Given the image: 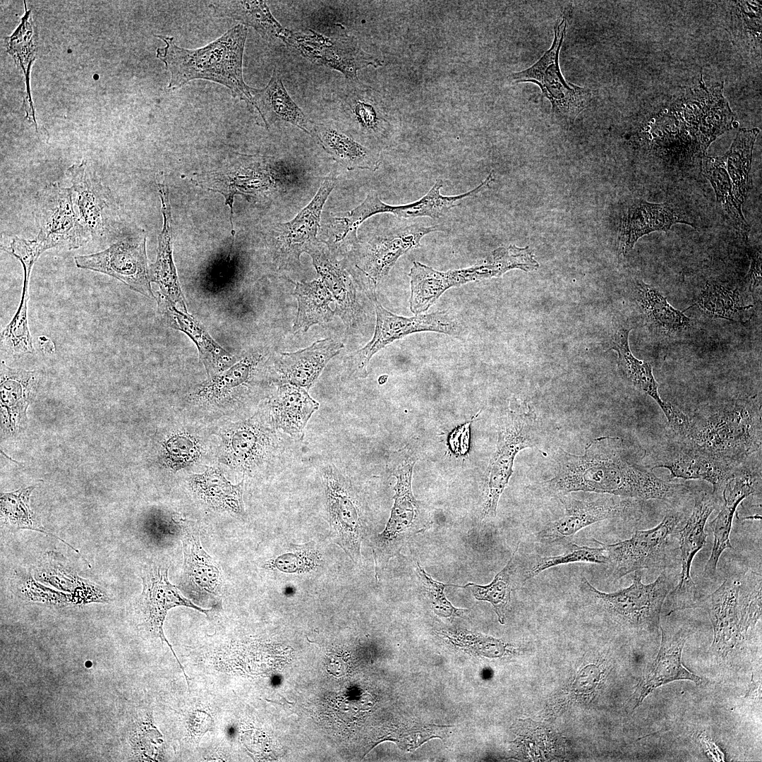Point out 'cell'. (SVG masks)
<instances>
[{
	"label": "cell",
	"instance_id": "obj_15",
	"mask_svg": "<svg viewBox=\"0 0 762 762\" xmlns=\"http://www.w3.org/2000/svg\"><path fill=\"white\" fill-rule=\"evenodd\" d=\"M651 456L649 467L666 468L672 478L705 480L720 500L726 482L739 466L704 452L678 436L655 447Z\"/></svg>",
	"mask_w": 762,
	"mask_h": 762
},
{
	"label": "cell",
	"instance_id": "obj_51",
	"mask_svg": "<svg viewBox=\"0 0 762 762\" xmlns=\"http://www.w3.org/2000/svg\"><path fill=\"white\" fill-rule=\"evenodd\" d=\"M34 488L35 486H30L13 492L1 495V512L4 521L13 529H30L54 536L78 552L64 540L45 530L35 520L29 504V497Z\"/></svg>",
	"mask_w": 762,
	"mask_h": 762
},
{
	"label": "cell",
	"instance_id": "obj_54",
	"mask_svg": "<svg viewBox=\"0 0 762 762\" xmlns=\"http://www.w3.org/2000/svg\"><path fill=\"white\" fill-rule=\"evenodd\" d=\"M292 552L282 555L272 561L270 567L283 572H305L316 569L322 565L320 553L313 542L291 545Z\"/></svg>",
	"mask_w": 762,
	"mask_h": 762
},
{
	"label": "cell",
	"instance_id": "obj_13",
	"mask_svg": "<svg viewBox=\"0 0 762 762\" xmlns=\"http://www.w3.org/2000/svg\"><path fill=\"white\" fill-rule=\"evenodd\" d=\"M77 267L111 276L143 296L154 299L149 277L146 235L143 230L130 231L107 248L75 256Z\"/></svg>",
	"mask_w": 762,
	"mask_h": 762
},
{
	"label": "cell",
	"instance_id": "obj_48",
	"mask_svg": "<svg viewBox=\"0 0 762 762\" xmlns=\"http://www.w3.org/2000/svg\"><path fill=\"white\" fill-rule=\"evenodd\" d=\"M699 308L708 317L732 321L742 320V316L752 306H744L737 290L708 284L699 294Z\"/></svg>",
	"mask_w": 762,
	"mask_h": 762
},
{
	"label": "cell",
	"instance_id": "obj_10",
	"mask_svg": "<svg viewBox=\"0 0 762 762\" xmlns=\"http://www.w3.org/2000/svg\"><path fill=\"white\" fill-rule=\"evenodd\" d=\"M34 216L40 231L32 241L42 254L54 248L77 249L91 241L78 219L71 188L57 182L37 193Z\"/></svg>",
	"mask_w": 762,
	"mask_h": 762
},
{
	"label": "cell",
	"instance_id": "obj_52",
	"mask_svg": "<svg viewBox=\"0 0 762 762\" xmlns=\"http://www.w3.org/2000/svg\"><path fill=\"white\" fill-rule=\"evenodd\" d=\"M198 438L186 431L170 434L162 443V461L166 468L176 472L192 466L201 456Z\"/></svg>",
	"mask_w": 762,
	"mask_h": 762
},
{
	"label": "cell",
	"instance_id": "obj_4",
	"mask_svg": "<svg viewBox=\"0 0 762 762\" xmlns=\"http://www.w3.org/2000/svg\"><path fill=\"white\" fill-rule=\"evenodd\" d=\"M676 579V574L665 569L655 581L644 584L641 571H636L631 584L616 592L600 591L584 576L580 580L579 588L617 622L653 634L658 633L662 607L675 586Z\"/></svg>",
	"mask_w": 762,
	"mask_h": 762
},
{
	"label": "cell",
	"instance_id": "obj_37",
	"mask_svg": "<svg viewBox=\"0 0 762 762\" xmlns=\"http://www.w3.org/2000/svg\"><path fill=\"white\" fill-rule=\"evenodd\" d=\"M315 138L325 151L349 171H375L380 164L377 150L361 144L331 124L315 123Z\"/></svg>",
	"mask_w": 762,
	"mask_h": 762
},
{
	"label": "cell",
	"instance_id": "obj_16",
	"mask_svg": "<svg viewBox=\"0 0 762 762\" xmlns=\"http://www.w3.org/2000/svg\"><path fill=\"white\" fill-rule=\"evenodd\" d=\"M441 231L443 228L440 225L425 226L413 222L375 235L361 244L359 265L356 267L363 277L362 284L365 294H375L377 285L388 275L398 259L420 247L425 236Z\"/></svg>",
	"mask_w": 762,
	"mask_h": 762
},
{
	"label": "cell",
	"instance_id": "obj_33",
	"mask_svg": "<svg viewBox=\"0 0 762 762\" xmlns=\"http://www.w3.org/2000/svg\"><path fill=\"white\" fill-rule=\"evenodd\" d=\"M158 189L163 226L158 236L156 260L149 265V277L150 282L156 283L159 287L157 294L168 298L181 310L187 311L173 259L172 219L169 189L163 183H158Z\"/></svg>",
	"mask_w": 762,
	"mask_h": 762
},
{
	"label": "cell",
	"instance_id": "obj_30",
	"mask_svg": "<svg viewBox=\"0 0 762 762\" xmlns=\"http://www.w3.org/2000/svg\"><path fill=\"white\" fill-rule=\"evenodd\" d=\"M155 299L158 312L167 325L183 332L194 342L208 377L228 369L236 362V357L216 342L195 318L179 309L166 296L157 294Z\"/></svg>",
	"mask_w": 762,
	"mask_h": 762
},
{
	"label": "cell",
	"instance_id": "obj_9",
	"mask_svg": "<svg viewBox=\"0 0 762 762\" xmlns=\"http://www.w3.org/2000/svg\"><path fill=\"white\" fill-rule=\"evenodd\" d=\"M275 429L267 412L227 425L219 435V461L243 475L261 470L279 450Z\"/></svg>",
	"mask_w": 762,
	"mask_h": 762
},
{
	"label": "cell",
	"instance_id": "obj_45",
	"mask_svg": "<svg viewBox=\"0 0 762 762\" xmlns=\"http://www.w3.org/2000/svg\"><path fill=\"white\" fill-rule=\"evenodd\" d=\"M702 172L710 181L715 193L717 203L728 222L742 237L746 238L750 228L742 213V205L734 194L722 155L703 156Z\"/></svg>",
	"mask_w": 762,
	"mask_h": 762
},
{
	"label": "cell",
	"instance_id": "obj_35",
	"mask_svg": "<svg viewBox=\"0 0 762 762\" xmlns=\"http://www.w3.org/2000/svg\"><path fill=\"white\" fill-rule=\"evenodd\" d=\"M252 104L264 123L269 126L277 121L296 126L315 137V123L296 104L287 92L282 78L274 71L267 85L261 89L250 88Z\"/></svg>",
	"mask_w": 762,
	"mask_h": 762
},
{
	"label": "cell",
	"instance_id": "obj_32",
	"mask_svg": "<svg viewBox=\"0 0 762 762\" xmlns=\"http://www.w3.org/2000/svg\"><path fill=\"white\" fill-rule=\"evenodd\" d=\"M343 347L342 343L327 338L304 349L280 353L274 366L278 382L310 389L329 361Z\"/></svg>",
	"mask_w": 762,
	"mask_h": 762
},
{
	"label": "cell",
	"instance_id": "obj_39",
	"mask_svg": "<svg viewBox=\"0 0 762 762\" xmlns=\"http://www.w3.org/2000/svg\"><path fill=\"white\" fill-rule=\"evenodd\" d=\"M243 483V479L238 484H232L216 466L208 467L205 471L195 473L188 478L190 490L207 506L216 511L238 515L245 512Z\"/></svg>",
	"mask_w": 762,
	"mask_h": 762
},
{
	"label": "cell",
	"instance_id": "obj_3",
	"mask_svg": "<svg viewBox=\"0 0 762 762\" xmlns=\"http://www.w3.org/2000/svg\"><path fill=\"white\" fill-rule=\"evenodd\" d=\"M698 448L736 465L761 447V406L756 396L708 405L689 416L684 438Z\"/></svg>",
	"mask_w": 762,
	"mask_h": 762
},
{
	"label": "cell",
	"instance_id": "obj_47",
	"mask_svg": "<svg viewBox=\"0 0 762 762\" xmlns=\"http://www.w3.org/2000/svg\"><path fill=\"white\" fill-rule=\"evenodd\" d=\"M40 377V373L37 371L11 368L2 361L1 365V408H8V411L26 409L35 396Z\"/></svg>",
	"mask_w": 762,
	"mask_h": 762
},
{
	"label": "cell",
	"instance_id": "obj_22",
	"mask_svg": "<svg viewBox=\"0 0 762 762\" xmlns=\"http://www.w3.org/2000/svg\"><path fill=\"white\" fill-rule=\"evenodd\" d=\"M503 272L490 254L483 262L471 267L438 271L418 261L409 273L411 283L410 310L414 314L426 311L440 296L452 287L471 282L500 277Z\"/></svg>",
	"mask_w": 762,
	"mask_h": 762
},
{
	"label": "cell",
	"instance_id": "obj_49",
	"mask_svg": "<svg viewBox=\"0 0 762 762\" xmlns=\"http://www.w3.org/2000/svg\"><path fill=\"white\" fill-rule=\"evenodd\" d=\"M29 280L24 279L21 299L17 311L1 333V349L9 355L20 356L35 351L28 326Z\"/></svg>",
	"mask_w": 762,
	"mask_h": 762
},
{
	"label": "cell",
	"instance_id": "obj_53",
	"mask_svg": "<svg viewBox=\"0 0 762 762\" xmlns=\"http://www.w3.org/2000/svg\"><path fill=\"white\" fill-rule=\"evenodd\" d=\"M600 545V544H599ZM581 546L569 543L564 552L556 556L539 557L526 572L524 581L533 578L542 572L561 564L574 562L607 564V557L605 548Z\"/></svg>",
	"mask_w": 762,
	"mask_h": 762
},
{
	"label": "cell",
	"instance_id": "obj_25",
	"mask_svg": "<svg viewBox=\"0 0 762 762\" xmlns=\"http://www.w3.org/2000/svg\"><path fill=\"white\" fill-rule=\"evenodd\" d=\"M415 459L411 455L399 460L394 469L397 478L394 502L385 530L377 536L374 551L376 572L392 555L401 540L414 526L418 515V504L411 489Z\"/></svg>",
	"mask_w": 762,
	"mask_h": 762
},
{
	"label": "cell",
	"instance_id": "obj_12",
	"mask_svg": "<svg viewBox=\"0 0 762 762\" xmlns=\"http://www.w3.org/2000/svg\"><path fill=\"white\" fill-rule=\"evenodd\" d=\"M494 172L478 186L466 193L447 196L440 193L443 187L442 179H437L428 192L415 202L403 205L387 204L380 199L375 190H371L357 207L339 217L340 226L345 234H356L358 226L367 219L380 213L392 214L398 218L413 219L430 217L440 219L452 209L459 207L489 187L494 181Z\"/></svg>",
	"mask_w": 762,
	"mask_h": 762
},
{
	"label": "cell",
	"instance_id": "obj_5",
	"mask_svg": "<svg viewBox=\"0 0 762 762\" xmlns=\"http://www.w3.org/2000/svg\"><path fill=\"white\" fill-rule=\"evenodd\" d=\"M684 517L669 513L655 527L637 530L629 539L605 544L593 539L606 550L610 576L618 580L642 569H667L679 558L678 531Z\"/></svg>",
	"mask_w": 762,
	"mask_h": 762
},
{
	"label": "cell",
	"instance_id": "obj_56",
	"mask_svg": "<svg viewBox=\"0 0 762 762\" xmlns=\"http://www.w3.org/2000/svg\"><path fill=\"white\" fill-rule=\"evenodd\" d=\"M761 253L757 250L752 253L751 266L746 277V284L749 291L754 292L761 284Z\"/></svg>",
	"mask_w": 762,
	"mask_h": 762
},
{
	"label": "cell",
	"instance_id": "obj_23",
	"mask_svg": "<svg viewBox=\"0 0 762 762\" xmlns=\"http://www.w3.org/2000/svg\"><path fill=\"white\" fill-rule=\"evenodd\" d=\"M143 592L139 598L138 606L147 630L153 636L165 641L182 670L188 684L189 680L185 670L176 657L173 648L164 634L163 624L168 611L177 606H186L196 610L206 616L210 610L203 609L193 603L180 593L177 587L168 579V568L161 564L150 563L147 565L142 575Z\"/></svg>",
	"mask_w": 762,
	"mask_h": 762
},
{
	"label": "cell",
	"instance_id": "obj_46",
	"mask_svg": "<svg viewBox=\"0 0 762 762\" xmlns=\"http://www.w3.org/2000/svg\"><path fill=\"white\" fill-rule=\"evenodd\" d=\"M294 295L298 301V313L294 331L306 332L312 325L329 322L334 314L329 303L332 294L322 280L297 282Z\"/></svg>",
	"mask_w": 762,
	"mask_h": 762
},
{
	"label": "cell",
	"instance_id": "obj_38",
	"mask_svg": "<svg viewBox=\"0 0 762 762\" xmlns=\"http://www.w3.org/2000/svg\"><path fill=\"white\" fill-rule=\"evenodd\" d=\"M307 253L312 258L313 264L321 280L336 300L334 313L341 317L346 325L354 324L360 313V306L356 299L355 286L349 275L338 263L332 262L320 243Z\"/></svg>",
	"mask_w": 762,
	"mask_h": 762
},
{
	"label": "cell",
	"instance_id": "obj_50",
	"mask_svg": "<svg viewBox=\"0 0 762 762\" xmlns=\"http://www.w3.org/2000/svg\"><path fill=\"white\" fill-rule=\"evenodd\" d=\"M518 548L519 545L504 567L495 575L489 584L483 586L468 583L461 586V588L468 587L476 599L489 602L497 615L498 621L502 624H504L505 612L510 601L512 590L510 579Z\"/></svg>",
	"mask_w": 762,
	"mask_h": 762
},
{
	"label": "cell",
	"instance_id": "obj_27",
	"mask_svg": "<svg viewBox=\"0 0 762 762\" xmlns=\"http://www.w3.org/2000/svg\"><path fill=\"white\" fill-rule=\"evenodd\" d=\"M740 587V578L728 577L694 607L708 612L713 628L712 648L723 655L744 639L741 629Z\"/></svg>",
	"mask_w": 762,
	"mask_h": 762
},
{
	"label": "cell",
	"instance_id": "obj_18",
	"mask_svg": "<svg viewBox=\"0 0 762 762\" xmlns=\"http://www.w3.org/2000/svg\"><path fill=\"white\" fill-rule=\"evenodd\" d=\"M78 219L91 240L116 227V204L110 188L83 159L66 171Z\"/></svg>",
	"mask_w": 762,
	"mask_h": 762
},
{
	"label": "cell",
	"instance_id": "obj_26",
	"mask_svg": "<svg viewBox=\"0 0 762 762\" xmlns=\"http://www.w3.org/2000/svg\"><path fill=\"white\" fill-rule=\"evenodd\" d=\"M631 330V328L619 327L610 339V349L617 353L619 370L629 384L649 396L658 404L672 430L676 435L681 436L688 427L689 416L678 407L661 399L651 364L636 358L630 350L629 334Z\"/></svg>",
	"mask_w": 762,
	"mask_h": 762
},
{
	"label": "cell",
	"instance_id": "obj_11",
	"mask_svg": "<svg viewBox=\"0 0 762 762\" xmlns=\"http://www.w3.org/2000/svg\"><path fill=\"white\" fill-rule=\"evenodd\" d=\"M330 535L349 557L357 562L365 531L363 505L350 479L335 466L321 469Z\"/></svg>",
	"mask_w": 762,
	"mask_h": 762
},
{
	"label": "cell",
	"instance_id": "obj_42",
	"mask_svg": "<svg viewBox=\"0 0 762 762\" xmlns=\"http://www.w3.org/2000/svg\"><path fill=\"white\" fill-rule=\"evenodd\" d=\"M351 83L342 99L345 114L365 135L382 139L389 133V123L373 96L372 90L361 81Z\"/></svg>",
	"mask_w": 762,
	"mask_h": 762
},
{
	"label": "cell",
	"instance_id": "obj_28",
	"mask_svg": "<svg viewBox=\"0 0 762 762\" xmlns=\"http://www.w3.org/2000/svg\"><path fill=\"white\" fill-rule=\"evenodd\" d=\"M661 643L657 657L648 667L637 686L634 709L655 689L677 680H689L703 684V679L691 672L682 663V653L689 631L686 628L668 630L660 627Z\"/></svg>",
	"mask_w": 762,
	"mask_h": 762
},
{
	"label": "cell",
	"instance_id": "obj_40",
	"mask_svg": "<svg viewBox=\"0 0 762 762\" xmlns=\"http://www.w3.org/2000/svg\"><path fill=\"white\" fill-rule=\"evenodd\" d=\"M210 6L215 16L231 18L252 27L267 41L285 43L291 35V31L275 19L264 1H214Z\"/></svg>",
	"mask_w": 762,
	"mask_h": 762
},
{
	"label": "cell",
	"instance_id": "obj_19",
	"mask_svg": "<svg viewBox=\"0 0 762 762\" xmlns=\"http://www.w3.org/2000/svg\"><path fill=\"white\" fill-rule=\"evenodd\" d=\"M337 182L333 174L327 176L310 202L291 220L278 223L271 231L270 248L274 262L285 267L298 261L302 253H308L320 243L317 239L323 207Z\"/></svg>",
	"mask_w": 762,
	"mask_h": 762
},
{
	"label": "cell",
	"instance_id": "obj_14",
	"mask_svg": "<svg viewBox=\"0 0 762 762\" xmlns=\"http://www.w3.org/2000/svg\"><path fill=\"white\" fill-rule=\"evenodd\" d=\"M231 163L216 171L196 175L197 186L222 194L230 208L232 241H234L233 204L235 195L247 200L276 187L277 179L270 159L261 155L235 153Z\"/></svg>",
	"mask_w": 762,
	"mask_h": 762
},
{
	"label": "cell",
	"instance_id": "obj_21",
	"mask_svg": "<svg viewBox=\"0 0 762 762\" xmlns=\"http://www.w3.org/2000/svg\"><path fill=\"white\" fill-rule=\"evenodd\" d=\"M310 33L291 32L285 44L313 64L341 73L351 82L360 81L358 71L382 63L363 51L353 37H326L309 29Z\"/></svg>",
	"mask_w": 762,
	"mask_h": 762
},
{
	"label": "cell",
	"instance_id": "obj_36",
	"mask_svg": "<svg viewBox=\"0 0 762 762\" xmlns=\"http://www.w3.org/2000/svg\"><path fill=\"white\" fill-rule=\"evenodd\" d=\"M184 530L182 543L185 587L197 595H217L223 581L219 567L202 547L198 532L193 528Z\"/></svg>",
	"mask_w": 762,
	"mask_h": 762
},
{
	"label": "cell",
	"instance_id": "obj_43",
	"mask_svg": "<svg viewBox=\"0 0 762 762\" xmlns=\"http://www.w3.org/2000/svg\"><path fill=\"white\" fill-rule=\"evenodd\" d=\"M24 6L25 15L15 32L5 39V44L7 52L13 56L23 71L26 85L24 99L26 119L35 127L37 133H39L29 83L30 68L37 53V32L32 19L31 11L27 9L25 1Z\"/></svg>",
	"mask_w": 762,
	"mask_h": 762
},
{
	"label": "cell",
	"instance_id": "obj_2",
	"mask_svg": "<svg viewBox=\"0 0 762 762\" xmlns=\"http://www.w3.org/2000/svg\"><path fill=\"white\" fill-rule=\"evenodd\" d=\"M247 34V27L239 24L195 49L178 46L173 37L155 35L165 43L157 49V57L170 73L168 88L176 90L193 80L203 79L225 86L234 98L252 104L251 87L246 84L243 75Z\"/></svg>",
	"mask_w": 762,
	"mask_h": 762
},
{
	"label": "cell",
	"instance_id": "obj_24",
	"mask_svg": "<svg viewBox=\"0 0 762 762\" xmlns=\"http://www.w3.org/2000/svg\"><path fill=\"white\" fill-rule=\"evenodd\" d=\"M761 487V471L744 463L735 469L726 482L722 492L720 510L716 517L709 524L713 533V545L707 563L703 576L713 578L716 573L718 560L725 549H732L730 540L732 521L739 504L748 496L753 495Z\"/></svg>",
	"mask_w": 762,
	"mask_h": 762
},
{
	"label": "cell",
	"instance_id": "obj_20",
	"mask_svg": "<svg viewBox=\"0 0 762 762\" xmlns=\"http://www.w3.org/2000/svg\"><path fill=\"white\" fill-rule=\"evenodd\" d=\"M722 500L713 492H701L694 497L691 514L683 519L678 531L681 572L679 581L667 596L673 600L670 613L694 608L698 601L697 588L691 576V567L697 552L706 543L705 526L711 513Z\"/></svg>",
	"mask_w": 762,
	"mask_h": 762
},
{
	"label": "cell",
	"instance_id": "obj_7",
	"mask_svg": "<svg viewBox=\"0 0 762 762\" xmlns=\"http://www.w3.org/2000/svg\"><path fill=\"white\" fill-rule=\"evenodd\" d=\"M572 8L571 6L565 8L556 23L550 49L532 66L509 75L515 83L538 85L543 97L550 101L553 115L569 123L588 107L592 97L590 88L567 82L559 65L560 52L571 18Z\"/></svg>",
	"mask_w": 762,
	"mask_h": 762
},
{
	"label": "cell",
	"instance_id": "obj_1",
	"mask_svg": "<svg viewBox=\"0 0 762 762\" xmlns=\"http://www.w3.org/2000/svg\"><path fill=\"white\" fill-rule=\"evenodd\" d=\"M553 477L541 485L559 497L572 492H592L637 500L676 502L687 499L683 484L662 480L634 462L623 440L602 436L586 445L583 454L559 449Z\"/></svg>",
	"mask_w": 762,
	"mask_h": 762
},
{
	"label": "cell",
	"instance_id": "obj_6",
	"mask_svg": "<svg viewBox=\"0 0 762 762\" xmlns=\"http://www.w3.org/2000/svg\"><path fill=\"white\" fill-rule=\"evenodd\" d=\"M538 430L537 416L531 406L512 398L500 420L496 448L488 466V490L483 519L496 516L500 497L513 473L515 456L526 448H538Z\"/></svg>",
	"mask_w": 762,
	"mask_h": 762
},
{
	"label": "cell",
	"instance_id": "obj_31",
	"mask_svg": "<svg viewBox=\"0 0 762 762\" xmlns=\"http://www.w3.org/2000/svg\"><path fill=\"white\" fill-rule=\"evenodd\" d=\"M677 223L695 227L689 218L671 203L635 200L622 218L619 236L620 253L627 254L642 236L654 231H669Z\"/></svg>",
	"mask_w": 762,
	"mask_h": 762
},
{
	"label": "cell",
	"instance_id": "obj_44",
	"mask_svg": "<svg viewBox=\"0 0 762 762\" xmlns=\"http://www.w3.org/2000/svg\"><path fill=\"white\" fill-rule=\"evenodd\" d=\"M758 133L757 128H740L730 149L722 155L734 194L742 205L751 187L753 150Z\"/></svg>",
	"mask_w": 762,
	"mask_h": 762
},
{
	"label": "cell",
	"instance_id": "obj_17",
	"mask_svg": "<svg viewBox=\"0 0 762 762\" xmlns=\"http://www.w3.org/2000/svg\"><path fill=\"white\" fill-rule=\"evenodd\" d=\"M564 514L548 522L535 533L537 541L552 543L572 537L597 522L613 519H636L640 500L604 494L595 500H579L560 496Z\"/></svg>",
	"mask_w": 762,
	"mask_h": 762
},
{
	"label": "cell",
	"instance_id": "obj_55",
	"mask_svg": "<svg viewBox=\"0 0 762 762\" xmlns=\"http://www.w3.org/2000/svg\"><path fill=\"white\" fill-rule=\"evenodd\" d=\"M417 573L419 580L429 598L434 613L441 617L453 618L462 616L468 610L457 608L447 600L445 589L447 586L456 585L446 584L433 579L417 562Z\"/></svg>",
	"mask_w": 762,
	"mask_h": 762
},
{
	"label": "cell",
	"instance_id": "obj_41",
	"mask_svg": "<svg viewBox=\"0 0 762 762\" xmlns=\"http://www.w3.org/2000/svg\"><path fill=\"white\" fill-rule=\"evenodd\" d=\"M634 296L645 320L658 333L675 335L691 326V320L684 312L673 308L654 286L636 281Z\"/></svg>",
	"mask_w": 762,
	"mask_h": 762
},
{
	"label": "cell",
	"instance_id": "obj_8",
	"mask_svg": "<svg viewBox=\"0 0 762 762\" xmlns=\"http://www.w3.org/2000/svg\"><path fill=\"white\" fill-rule=\"evenodd\" d=\"M370 298L375 303L376 313L374 335L363 348L346 358V371L349 377H366L367 367L373 356L386 345L410 334L431 331L456 337L461 333L459 322L446 310L406 318L385 309L376 295Z\"/></svg>",
	"mask_w": 762,
	"mask_h": 762
},
{
	"label": "cell",
	"instance_id": "obj_29",
	"mask_svg": "<svg viewBox=\"0 0 762 762\" xmlns=\"http://www.w3.org/2000/svg\"><path fill=\"white\" fill-rule=\"evenodd\" d=\"M260 358L246 355L228 369L195 385L188 398L195 404L224 405L244 398L258 379Z\"/></svg>",
	"mask_w": 762,
	"mask_h": 762
},
{
	"label": "cell",
	"instance_id": "obj_34",
	"mask_svg": "<svg viewBox=\"0 0 762 762\" xmlns=\"http://www.w3.org/2000/svg\"><path fill=\"white\" fill-rule=\"evenodd\" d=\"M278 383L268 404L267 413L272 423L276 429L291 437L301 439L309 419L319 408V403L303 387L287 382Z\"/></svg>",
	"mask_w": 762,
	"mask_h": 762
}]
</instances>
